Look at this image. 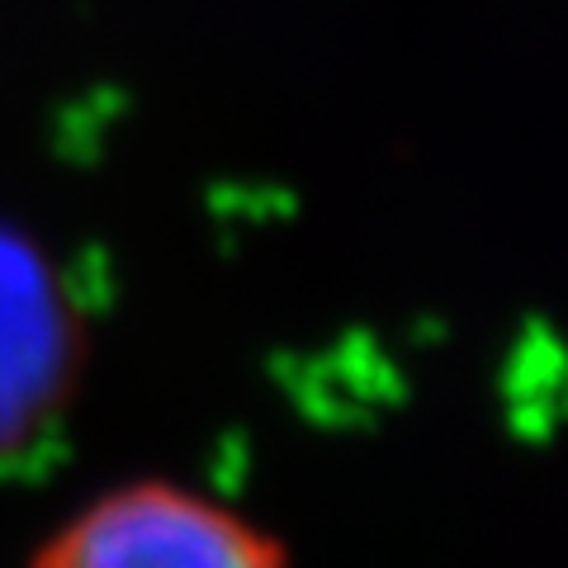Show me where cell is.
Masks as SVG:
<instances>
[{"label":"cell","instance_id":"6da1fadb","mask_svg":"<svg viewBox=\"0 0 568 568\" xmlns=\"http://www.w3.org/2000/svg\"><path fill=\"white\" fill-rule=\"evenodd\" d=\"M33 568H290L280 545L204 493L133 484L95 497Z\"/></svg>","mask_w":568,"mask_h":568},{"label":"cell","instance_id":"7a4b0ae2","mask_svg":"<svg viewBox=\"0 0 568 568\" xmlns=\"http://www.w3.org/2000/svg\"><path fill=\"white\" fill-rule=\"evenodd\" d=\"M81 327L52 261L0 223V459L67 413L81 375Z\"/></svg>","mask_w":568,"mask_h":568}]
</instances>
